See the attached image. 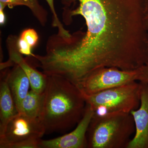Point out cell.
Returning <instances> with one entry per match:
<instances>
[{
    "mask_svg": "<svg viewBox=\"0 0 148 148\" xmlns=\"http://www.w3.org/2000/svg\"><path fill=\"white\" fill-rule=\"evenodd\" d=\"M62 18H84L86 32H76L70 44L47 49L44 61L51 74L77 85L104 67L136 70L148 63V0H61Z\"/></svg>",
    "mask_w": 148,
    "mask_h": 148,
    "instance_id": "obj_1",
    "label": "cell"
},
{
    "mask_svg": "<svg viewBox=\"0 0 148 148\" xmlns=\"http://www.w3.org/2000/svg\"><path fill=\"white\" fill-rule=\"evenodd\" d=\"M43 104L39 119L45 134L64 132L82 119L86 102L76 85L62 77L47 75Z\"/></svg>",
    "mask_w": 148,
    "mask_h": 148,
    "instance_id": "obj_2",
    "label": "cell"
},
{
    "mask_svg": "<svg viewBox=\"0 0 148 148\" xmlns=\"http://www.w3.org/2000/svg\"><path fill=\"white\" fill-rule=\"evenodd\" d=\"M145 24L146 28L148 31V14L147 15V17H146Z\"/></svg>",
    "mask_w": 148,
    "mask_h": 148,
    "instance_id": "obj_20",
    "label": "cell"
},
{
    "mask_svg": "<svg viewBox=\"0 0 148 148\" xmlns=\"http://www.w3.org/2000/svg\"><path fill=\"white\" fill-rule=\"evenodd\" d=\"M18 38L10 35L6 40L9 59L17 64L27 74L30 81L32 90L42 93L44 92L47 82V75L38 71L34 67L28 63L18 51L17 42Z\"/></svg>",
    "mask_w": 148,
    "mask_h": 148,
    "instance_id": "obj_9",
    "label": "cell"
},
{
    "mask_svg": "<svg viewBox=\"0 0 148 148\" xmlns=\"http://www.w3.org/2000/svg\"><path fill=\"white\" fill-rule=\"evenodd\" d=\"M18 5L26 6L31 10L32 5L28 0H0V8L4 9L8 6L10 8Z\"/></svg>",
    "mask_w": 148,
    "mask_h": 148,
    "instance_id": "obj_16",
    "label": "cell"
},
{
    "mask_svg": "<svg viewBox=\"0 0 148 148\" xmlns=\"http://www.w3.org/2000/svg\"><path fill=\"white\" fill-rule=\"evenodd\" d=\"M54 0H46L49 6L51 12L52 14V26L58 29L57 34L62 37H70L71 34L68 30L65 29L58 18L54 7Z\"/></svg>",
    "mask_w": 148,
    "mask_h": 148,
    "instance_id": "obj_13",
    "label": "cell"
},
{
    "mask_svg": "<svg viewBox=\"0 0 148 148\" xmlns=\"http://www.w3.org/2000/svg\"><path fill=\"white\" fill-rule=\"evenodd\" d=\"M131 113H94L86 134L88 148H127L135 133Z\"/></svg>",
    "mask_w": 148,
    "mask_h": 148,
    "instance_id": "obj_3",
    "label": "cell"
},
{
    "mask_svg": "<svg viewBox=\"0 0 148 148\" xmlns=\"http://www.w3.org/2000/svg\"><path fill=\"white\" fill-rule=\"evenodd\" d=\"M17 47L18 51L21 54L28 56H32L34 55L32 52V48L28 42L22 38L19 37L17 40Z\"/></svg>",
    "mask_w": 148,
    "mask_h": 148,
    "instance_id": "obj_17",
    "label": "cell"
},
{
    "mask_svg": "<svg viewBox=\"0 0 148 148\" xmlns=\"http://www.w3.org/2000/svg\"><path fill=\"white\" fill-rule=\"evenodd\" d=\"M94 112L86 103L83 116L77 127L66 135L49 140L41 139L39 148H86L87 147L86 134Z\"/></svg>",
    "mask_w": 148,
    "mask_h": 148,
    "instance_id": "obj_7",
    "label": "cell"
},
{
    "mask_svg": "<svg viewBox=\"0 0 148 148\" xmlns=\"http://www.w3.org/2000/svg\"><path fill=\"white\" fill-rule=\"evenodd\" d=\"M29 90L22 100L18 112L32 118H39L43 104L44 93Z\"/></svg>",
    "mask_w": 148,
    "mask_h": 148,
    "instance_id": "obj_12",
    "label": "cell"
},
{
    "mask_svg": "<svg viewBox=\"0 0 148 148\" xmlns=\"http://www.w3.org/2000/svg\"><path fill=\"white\" fill-rule=\"evenodd\" d=\"M139 82L140 106L130 113L135 122V135L127 148H148V84Z\"/></svg>",
    "mask_w": 148,
    "mask_h": 148,
    "instance_id": "obj_8",
    "label": "cell"
},
{
    "mask_svg": "<svg viewBox=\"0 0 148 148\" xmlns=\"http://www.w3.org/2000/svg\"><path fill=\"white\" fill-rule=\"evenodd\" d=\"M6 70L8 84L18 111L22 100L29 91L30 81L27 74L17 64H15L10 70L8 68Z\"/></svg>",
    "mask_w": 148,
    "mask_h": 148,
    "instance_id": "obj_11",
    "label": "cell"
},
{
    "mask_svg": "<svg viewBox=\"0 0 148 148\" xmlns=\"http://www.w3.org/2000/svg\"><path fill=\"white\" fill-rule=\"evenodd\" d=\"M1 71L0 137H1L5 132L9 122L18 112L8 84L6 70Z\"/></svg>",
    "mask_w": 148,
    "mask_h": 148,
    "instance_id": "obj_10",
    "label": "cell"
},
{
    "mask_svg": "<svg viewBox=\"0 0 148 148\" xmlns=\"http://www.w3.org/2000/svg\"><path fill=\"white\" fill-rule=\"evenodd\" d=\"M4 9L0 8V24L1 25H3L5 23V16Z\"/></svg>",
    "mask_w": 148,
    "mask_h": 148,
    "instance_id": "obj_19",
    "label": "cell"
},
{
    "mask_svg": "<svg viewBox=\"0 0 148 148\" xmlns=\"http://www.w3.org/2000/svg\"><path fill=\"white\" fill-rule=\"evenodd\" d=\"M137 81L148 84V63L137 69Z\"/></svg>",
    "mask_w": 148,
    "mask_h": 148,
    "instance_id": "obj_18",
    "label": "cell"
},
{
    "mask_svg": "<svg viewBox=\"0 0 148 148\" xmlns=\"http://www.w3.org/2000/svg\"><path fill=\"white\" fill-rule=\"evenodd\" d=\"M19 37L26 40L32 48L37 45L38 41V34L33 29H25L21 33Z\"/></svg>",
    "mask_w": 148,
    "mask_h": 148,
    "instance_id": "obj_15",
    "label": "cell"
},
{
    "mask_svg": "<svg viewBox=\"0 0 148 148\" xmlns=\"http://www.w3.org/2000/svg\"><path fill=\"white\" fill-rule=\"evenodd\" d=\"M32 5L31 11L41 25L45 26L47 21V11L40 4L38 0H28Z\"/></svg>",
    "mask_w": 148,
    "mask_h": 148,
    "instance_id": "obj_14",
    "label": "cell"
},
{
    "mask_svg": "<svg viewBox=\"0 0 148 148\" xmlns=\"http://www.w3.org/2000/svg\"><path fill=\"white\" fill-rule=\"evenodd\" d=\"M45 134L39 118H32L18 113L9 122L4 134L0 137V148H9L15 143L40 140Z\"/></svg>",
    "mask_w": 148,
    "mask_h": 148,
    "instance_id": "obj_6",
    "label": "cell"
},
{
    "mask_svg": "<svg viewBox=\"0 0 148 148\" xmlns=\"http://www.w3.org/2000/svg\"><path fill=\"white\" fill-rule=\"evenodd\" d=\"M137 69L125 71L115 67H104L92 72L77 86L83 95H92L137 81Z\"/></svg>",
    "mask_w": 148,
    "mask_h": 148,
    "instance_id": "obj_5",
    "label": "cell"
},
{
    "mask_svg": "<svg viewBox=\"0 0 148 148\" xmlns=\"http://www.w3.org/2000/svg\"><path fill=\"white\" fill-rule=\"evenodd\" d=\"M140 82L133 81L92 95L82 94L95 114L130 113L140 106Z\"/></svg>",
    "mask_w": 148,
    "mask_h": 148,
    "instance_id": "obj_4",
    "label": "cell"
}]
</instances>
